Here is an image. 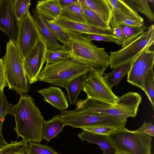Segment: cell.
Listing matches in <instances>:
<instances>
[{
    "mask_svg": "<svg viewBox=\"0 0 154 154\" xmlns=\"http://www.w3.org/2000/svg\"><path fill=\"white\" fill-rule=\"evenodd\" d=\"M112 9V16L110 24L111 28L119 26L121 24L140 26L144 25V23H141L126 16L119 13Z\"/></svg>",
    "mask_w": 154,
    "mask_h": 154,
    "instance_id": "obj_31",
    "label": "cell"
},
{
    "mask_svg": "<svg viewBox=\"0 0 154 154\" xmlns=\"http://www.w3.org/2000/svg\"><path fill=\"white\" fill-rule=\"evenodd\" d=\"M37 92L43 97L45 102L60 111L65 110L69 106L65 94L60 88L54 86L39 90Z\"/></svg>",
    "mask_w": 154,
    "mask_h": 154,
    "instance_id": "obj_15",
    "label": "cell"
},
{
    "mask_svg": "<svg viewBox=\"0 0 154 154\" xmlns=\"http://www.w3.org/2000/svg\"><path fill=\"white\" fill-rule=\"evenodd\" d=\"M127 120L118 123H108L90 125L81 127L83 130L106 136L125 128Z\"/></svg>",
    "mask_w": 154,
    "mask_h": 154,
    "instance_id": "obj_24",
    "label": "cell"
},
{
    "mask_svg": "<svg viewBox=\"0 0 154 154\" xmlns=\"http://www.w3.org/2000/svg\"><path fill=\"white\" fill-rule=\"evenodd\" d=\"M106 136L116 150L125 154H151L152 136L126 128Z\"/></svg>",
    "mask_w": 154,
    "mask_h": 154,
    "instance_id": "obj_6",
    "label": "cell"
},
{
    "mask_svg": "<svg viewBox=\"0 0 154 154\" xmlns=\"http://www.w3.org/2000/svg\"><path fill=\"white\" fill-rule=\"evenodd\" d=\"M148 2H149L151 3H153L154 2V0H147Z\"/></svg>",
    "mask_w": 154,
    "mask_h": 154,
    "instance_id": "obj_43",
    "label": "cell"
},
{
    "mask_svg": "<svg viewBox=\"0 0 154 154\" xmlns=\"http://www.w3.org/2000/svg\"><path fill=\"white\" fill-rule=\"evenodd\" d=\"M119 26L122 30L124 36V41L122 45V48L136 39L148 29L144 25L138 26L121 24Z\"/></svg>",
    "mask_w": 154,
    "mask_h": 154,
    "instance_id": "obj_26",
    "label": "cell"
},
{
    "mask_svg": "<svg viewBox=\"0 0 154 154\" xmlns=\"http://www.w3.org/2000/svg\"><path fill=\"white\" fill-rule=\"evenodd\" d=\"M123 1L134 11L143 14L151 22L154 21V14L149 6L147 0Z\"/></svg>",
    "mask_w": 154,
    "mask_h": 154,
    "instance_id": "obj_30",
    "label": "cell"
},
{
    "mask_svg": "<svg viewBox=\"0 0 154 154\" xmlns=\"http://www.w3.org/2000/svg\"><path fill=\"white\" fill-rule=\"evenodd\" d=\"M103 154H105L103 153Z\"/></svg>",
    "mask_w": 154,
    "mask_h": 154,
    "instance_id": "obj_45",
    "label": "cell"
},
{
    "mask_svg": "<svg viewBox=\"0 0 154 154\" xmlns=\"http://www.w3.org/2000/svg\"><path fill=\"white\" fill-rule=\"evenodd\" d=\"M111 8L120 14L129 17L136 21L144 23L143 19L123 0H107Z\"/></svg>",
    "mask_w": 154,
    "mask_h": 154,
    "instance_id": "obj_27",
    "label": "cell"
},
{
    "mask_svg": "<svg viewBox=\"0 0 154 154\" xmlns=\"http://www.w3.org/2000/svg\"><path fill=\"white\" fill-rule=\"evenodd\" d=\"M65 124L60 115L54 116L48 121H45L42 131V137L48 142L55 137L63 129Z\"/></svg>",
    "mask_w": 154,
    "mask_h": 154,
    "instance_id": "obj_20",
    "label": "cell"
},
{
    "mask_svg": "<svg viewBox=\"0 0 154 154\" xmlns=\"http://www.w3.org/2000/svg\"></svg>",
    "mask_w": 154,
    "mask_h": 154,
    "instance_id": "obj_46",
    "label": "cell"
},
{
    "mask_svg": "<svg viewBox=\"0 0 154 154\" xmlns=\"http://www.w3.org/2000/svg\"><path fill=\"white\" fill-rule=\"evenodd\" d=\"M134 131L137 133L153 137L154 125L151 122H144L143 125L140 128Z\"/></svg>",
    "mask_w": 154,
    "mask_h": 154,
    "instance_id": "obj_38",
    "label": "cell"
},
{
    "mask_svg": "<svg viewBox=\"0 0 154 154\" xmlns=\"http://www.w3.org/2000/svg\"><path fill=\"white\" fill-rule=\"evenodd\" d=\"M26 154H60L50 146L33 141L27 143Z\"/></svg>",
    "mask_w": 154,
    "mask_h": 154,
    "instance_id": "obj_32",
    "label": "cell"
},
{
    "mask_svg": "<svg viewBox=\"0 0 154 154\" xmlns=\"http://www.w3.org/2000/svg\"><path fill=\"white\" fill-rule=\"evenodd\" d=\"M114 35L122 44L124 41V36L122 30L120 26L112 28Z\"/></svg>",
    "mask_w": 154,
    "mask_h": 154,
    "instance_id": "obj_40",
    "label": "cell"
},
{
    "mask_svg": "<svg viewBox=\"0 0 154 154\" xmlns=\"http://www.w3.org/2000/svg\"><path fill=\"white\" fill-rule=\"evenodd\" d=\"M2 59L9 89L20 95L26 94L30 87L23 68V59L15 43L10 39L7 43L5 54Z\"/></svg>",
    "mask_w": 154,
    "mask_h": 154,
    "instance_id": "obj_4",
    "label": "cell"
},
{
    "mask_svg": "<svg viewBox=\"0 0 154 154\" xmlns=\"http://www.w3.org/2000/svg\"><path fill=\"white\" fill-rule=\"evenodd\" d=\"M141 100L138 93L130 92L119 97L115 104L88 98L79 100L76 103L75 109L109 115L125 121L128 117L136 116Z\"/></svg>",
    "mask_w": 154,
    "mask_h": 154,
    "instance_id": "obj_3",
    "label": "cell"
},
{
    "mask_svg": "<svg viewBox=\"0 0 154 154\" xmlns=\"http://www.w3.org/2000/svg\"><path fill=\"white\" fill-rule=\"evenodd\" d=\"M14 11L19 21L29 11L30 0H13Z\"/></svg>",
    "mask_w": 154,
    "mask_h": 154,
    "instance_id": "obj_36",
    "label": "cell"
},
{
    "mask_svg": "<svg viewBox=\"0 0 154 154\" xmlns=\"http://www.w3.org/2000/svg\"><path fill=\"white\" fill-rule=\"evenodd\" d=\"M89 7L107 25H110L112 16L111 7L107 0H79Z\"/></svg>",
    "mask_w": 154,
    "mask_h": 154,
    "instance_id": "obj_19",
    "label": "cell"
},
{
    "mask_svg": "<svg viewBox=\"0 0 154 154\" xmlns=\"http://www.w3.org/2000/svg\"><path fill=\"white\" fill-rule=\"evenodd\" d=\"M7 86L5 70L4 69L3 60L0 58V92L3 90L4 88Z\"/></svg>",
    "mask_w": 154,
    "mask_h": 154,
    "instance_id": "obj_39",
    "label": "cell"
},
{
    "mask_svg": "<svg viewBox=\"0 0 154 154\" xmlns=\"http://www.w3.org/2000/svg\"><path fill=\"white\" fill-rule=\"evenodd\" d=\"M53 20L66 31L81 34L101 35L117 38L113 34L112 28L110 29H102L87 23L72 21L60 17Z\"/></svg>",
    "mask_w": 154,
    "mask_h": 154,
    "instance_id": "obj_14",
    "label": "cell"
},
{
    "mask_svg": "<svg viewBox=\"0 0 154 154\" xmlns=\"http://www.w3.org/2000/svg\"><path fill=\"white\" fill-rule=\"evenodd\" d=\"M66 31L70 37L68 49L71 57L103 75L109 64V55L105 49L97 47L82 34Z\"/></svg>",
    "mask_w": 154,
    "mask_h": 154,
    "instance_id": "obj_2",
    "label": "cell"
},
{
    "mask_svg": "<svg viewBox=\"0 0 154 154\" xmlns=\"http://www.w3.org/2000/svg\"><path fill=\"white\" fill-rule=\"evenodd\" d=\"M17 104L14 105L15 117L14 128L18 138L23 140L40 143L43 140L42 131L45 121L33 99L26 94H21Z\"/></svg>",
    "mask_w": 154,
    "mask_h": 154,
    "instance_id": "obj_1",
    "label": "cell"
},
{
    "mask_svg": "<svg viewBox=\"0 0 154 154\" xmlns=\"http://www.w3.org/2000/svg\"><path fill=\"white\" fill-rule=\"evenodd\" d=\"M27 143L23 140L20 141L11 140L10 143L0 148V154H14L20 152H26Z\"/></svg>",
    "mask_w": 154,
    "mask_h": 154,
    "instance_id": "obj_34",
    "label": "cell"
},
{
    "mask_svg": "<svg viewBox=\"0 0 154 154\" xmlns=\"http://www.w3.org/2000/svg\"><path fill=\"white\" fill-rule=\"evenodd\" d=\"M32 11L41 38L45 42L48 49L54 51L66 48L59 43L46 24L44 19L37 13L35 9Z\"/></svg>",
    "mask_w": 154,
    "mask_h": 154,
    "instance_id": "obj_16",
    "label": "cell"
},
{
    "mask_svg": "<svg viewBox=\"0 0 154 154\" xmlns=\"http://www.w3.org/2000/svg\"><path fill=\"white\" fill-rule=\"evenodd\" d=\"M62 8L59 0H46L38 1L35 10L44 19L53 20L59 16Z\"/></svg>",
    "mask_w": 154,
    "mask_h": 154,
    "instance_id": "obj_17",
    "label": "cell"
},
{
    "mask_svg": "<svg viewBox=\"0 0 154 154\" xmlns=\"http://www.w3.org/2000/svg\"><path fill=\"white\" fill-rule=\"evenodd\" d=\"M84 91L88 98L115 104L119 97L112 92L103 76L91 69L84 84Z\"/></svg>",
    "mask_w": 154,
    "mask_h": 154,
    "instance_id": "obj_11",
    "label": "cell"
},
{
    "mask_svg": "<svg viewBox=\"0 0 154 154\" xmlns=\"http://www.w3.org/2000/svg\"><path fill=\"white\" fill-rule=\"evenodd\" d=\"M145 93L147 96L154 109V75L153 69L148 73L144 82Z\"/></svg>",
    "mask_w": 154,
    "mask_h": 154,
    "instance_id": "obj_35",
    "label": "cell"
},
{
    "mask_svg": "<svg viewBox=\"0 0 154 154\" xmlns=\"http://www.w3.org/2000/svg\"><path fill=\"white\" fill-rule=\"evenodd\" d=\"M19 23L13 0H0V30L15 43L18 37Z\"/></svg>",
    "mask_w": 154,
    "mask_h": 154,
    "instance_id": "obj_13",
    "label": "cell"
},
{
    "mask_svg": "<svg viewBox=\"0 0 154 154\" xmlns=\"http://www.w3.org/2000/svg\"><path fill=\"white\" fill-rule=\"evenodd\" d=\"M115 154H125L123 152H120L119 151H118V150L116 151L115 152Z\"/></svg>",
    "mask_w": 154,
    "mask_h": 154,
    "instance_id": "obj_42",
    "label": "cell"
},
{
    "mask_svg": "<svg viewBox=\"0 0 154 154\" xmlns=\"http://www.w3.org/2000/svg\"><path fill=\"white\" fill-rule=\"evenodd\" d=\"M71 57L70 51L66 48L54 51L48 49L45 57L47 63L51 64Z\"/></svg>",
    "mask_w": 154,
    "mask_h": 154,
    "instance_id": "obj_33",
    "label": "cell"
},
{
    "mask_svg": "<svg viewBox=\"0 0 154 154\" xmlns=\"http://www.w3.org/2000/svg\"><path fill=\"white\" fill-rule=\"evenodd\" d=\"M133 61L113 69L110 72L104 74L103 78L111 88L118 84L124 76L128 74Z\"/></svg>",
    "mask_w": 154,
    "mask_h": 154,
    "instance_id": "obj_23",
    "label": "cell"
},
{
    "mask_svg": "<svg viewBox=\"0 0 154 154\" xmlns=\"http://www.w3.org/2000/svg\"></svg>",
    "mask_w": 154,
    "mask_h": 154,
    "instance_id": "obj_44",
    "label": "cell"
},
{
    "mask_svg": "<svg viewBox=\"0 0 154 154\" xmlns=\"http://www.w3.org/2000/svg\"><path fill=\"white\" fill-rule=\"evenodd\" d=\"M45 22L56 39L68 49L70 45V37L69 33L53 20L44 19Z\"/></svg>",
    "mask_w": 154,
    "mask_h": 154,
    "instance_id": "obj_28",
    "label": "cell"
},
{
    "mask_svg": "<svg viewBox=\"0 0 154 154\" xmlns=\"http://www.w3.org/2000/svg\"><path fill=\"white\" fill-rule=\"evenodd\" d=\"M90 68L86 65L69 57L54 63H46L40 72L39 81L65 88L73 79L89 72Z\"/></svg>",
    "mask_w": 154,
    "mask_h": 154,
    "instance_id": "obj_5",
    "label": "cell"
},
{
    "mask_svg": "<svg viewBox=\"0 0 154 154\" xmlns=\"http://www.w3.org/2000/svg\"><path fill=\"white\" fill-rule=\"evenodd\" d=\"M81 3L87 24L104 30L112 29L110 26L107 25L89 7L84 4Z\"/></svg>",
    "mask_w": 154,
    "mask_h": 154,
    "instance_id": "obj_29",
    "label": "cell"
},
{
    "mask_svg": "<svg viewBox=\"0 0 154 154\" xmlns=\"http://www.w3.org/2000/svg\"><path fill=\"white\" fill-rule=\"evenodd\" d=\"M153 45L146 47L136 57L128 74L127 82L141 88L145 93V80L154 65V51L150 49Z\"/></svg>",
    "mask_w": 154,
    "mask_h": 154,
    "instance_id": "obj_10",
    "label": "cell"
},
{
    "mask_svg": "<svg viewBox=\"0 0 154 154\" xmlns=\"http://www.w3.org/2000/svg\"><path fill=\"white\" fill-rule=\"evenodd\" d=\"M41 38L34 18L29 11L19 21L18 37L15 42L23 59Z\"/></svg>",
    "mask_w": 154,
    "mask_h": 154,
    "instance_id": "obj_9",
    "label": "cell"
},
{
    "mask_svg": "<svg viewBox=\"0 0 154 154\" xmlns=\"http://www.w3.org/2000/svg\"><path fill=\"white\" fill-rule=\"evenodd\" d=\"M48 48L41 38L27 56L23 59V68L28 81L33 84L38 80L40 72L45 62Z\"/></svg>",
    "mask_w": 154,
    "mask_h": 154,
    "instance_id": "obj_12",
    "label": "cell"
},
{
    "mask_svg": "<svg viewBox=\"0 0 154 154\" xmlns=\"http://www.w3.org/2000/svg\"><path fill=\"white\" fill-rule=\"evenodd\" d=\"M78 136L82 141L97 145L105 154H115L116 151L106 135L83 130Z\"/></svg>",
    "mask_w": 154,
    "mask_h": 154,
    "instance_id": "obj_18",
    "label": "cell"
},
{
    "mask_svg": "<svg viewBox=\"0 0 154 154\" xmlns=\"http://www.w3.org/2000/svg\"><path fill=\"white\" fill-rule=\"evenodd\" d=\"M79 0H59L60 3L62 7L70 5L77 2Z\"/></svg>",
    "mask_w": 154,
    "mask_h": 154,
    "instance_id": "obj_41",
    "label": "cell"
},
{
    "mask_svg": "<svg viewBox=\"0 0 154 154\" xmlns=\"http://www.w3.org/2000/svg\"><path fill=\"white\" fill-rule=\"evenodd\" d=\"M14 105L10 103L5 95L3 90L0 92V148L8 144L4 138L2 132L3 122L7 114L13 115Z\"/></svg>",
    "mask_w": 154,
    "mask_h": 154,
    "instance_id": "obj_25",
    "label": "cell"
},
{
    "mask_svg": "<svg viewBox=\"0 0 154 154\" xmlns=\"http://www.w3.org/2000/svg\"><path fill=\"white\" fill-rule=\"evenodd\" d=\"M154 44V26L152 24L146 31L127 46L117 51L109 52L110 68L114 69L133 61L144 49Z\"/></svg>",
    "mask_w": 154,
    "mask_h": 154,
    "instance_id": "obj_7",
    "label": "cell"
},
{
    "mask_svg": "<svg viewBox=\"0 0 154 154\" xmlns=\"http://www.w3.org/2000/svg\"><path fill=\"white\" fill-rule=\"evenodd\" d=\"M60 116L65 126L74 128L108 123H118L123 121L114 116L101 113L81 111L62 110Z\"/></svg>",
    "mask_w": 154,
    "mask_h": 154,
    "instance_id": "obj_8",
    "label": "cell"
},
{
    "mask_svg": "<svg viewBox=\"0 0 154 154\" xmlns=\"http://www.w3.org/2000/svg\"><path fill=\"white\" fill-rule=\"evenodd\" d=\"M59 17L72 21L86 23L81 4L79 0L70 5L62 7Z\"/></svg>",
    "mask_w": 154,
    "mask_h": 154,
    "instance_id": "obj_21",
    "label": "cell"
},
{
    "mask_svg": "<svg viewBox=\"0 0 154 154\" xmlns=\"http://www.w3.org/2000/svg\"><path fill=\"white\" fill-rule=\"evenodd\" d=\"M88 73H84L75 78L65 88L67 92V98L71 105H73L76 102L79 94L83 90L84 82Z\"/></svg>",
    "mask_w": 154,
    "mask_h": 154,
    "instance_id": "obj_22",
    "label": "cell"
},
{
    "mask_svg": "<svg viewBox=\"0 0 154 154\" xmlns=\"http://www.w3.org/2000/svg\"><path fill=\"white\" fill-rule=\"evenodd\" d=\"M91 41H101L111 42L115 43L120 46L122 44L120 41L117 38L105 35L96 34H82Z\"/></svg>",
    "mask_w": 154,
    "mask_h": 154,
    "instance_id": "obj_37",
    "label": "cell"
}]
</instances>
